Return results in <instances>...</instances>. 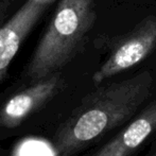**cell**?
<instances>
[{
	"label": "cell",
	"instance_id": "obj_8",
	"mask_svg": "<svg viewBox=\"0 0 156 156\" xmlns=\"http://www.w3.org/2000/svg\"><path fill=\"white\" fill-rule=\"evenodd\" d=\"M144 156H156V137L152 140L150 149H149V151Z\"/></svg>",
	"mask_w": 156,
	"mask_h": 156
},
{
	"label": "cell",
	"instance_id": "obj_9",
	"mask_svg": "<svg viewBox=\"0 0 156 156\" xmlns=\"http://www.w3.org/2000/svg\"><path fill=\"white\" fill-rule=\"evenodd\" d=\"M32 2H34V3H37V4H41V5H49V4H51L52 2H54L55 0H31Z\"/></svg>",
	"mask_w": 156,
	"mask_h": 156
},
{
	"label": "cell",
	"instance_id": "obj_6",
	"mask_svg": "<svg viewBox=\"0 0 156 156\" xmlns=\"http://www.w3.org/2000/svg\"><path fill=\"white\" fill-rule=\"evenodd\" d=\"M45 5L27 0L3 26L0 27V82L4 79L21 44L45 13Z\"/></svg>",
	"mask_w": 156,
	"mask_h": 156
},
{
	"label": "cell",
	"instance_id": "obj_1",
	"mask_svg": "<svg viewBox=\"0 0 156 156\" xmlns=\"http://www.w3.org/2000/svg\"><path fill=\"white\" fill-rule=\"evenodd\" d=\"M153 86L152 73L144 71L87 94L56 129L58 156H74L115 133L150 101Z\"/></svg>",
	"mask_w": 156,
	"mask_h": 156
},
{
	"label": "cell",
	"instance_id": "obj_4",
	"mask_svg": "<svg viewBox=\"0 0 156 156\" xmlns=\"http://www.w3.org/2000/svg\"><path fill=\"white\" fill-rule=\"evenodd\" d=\"M156 137V97L88 156H135Z\"/></svg>",
	"mask_w": 156,
	"mask_h": 156
},
{
	"label": "cell",
	"instance_id": "obj_3",
	"mask_svg": "<svg viewBox=\"0 0 156 156\" xmlns=\"http://www.w3.org/2000/svg\"><path fill=\"white\" fill-rule=\"evenodd\" d=\"M156 46V16H148L138 23L133 32L113 50L109 58L96 72V84L129 69L142 62Z\"/></svg>",
	"mask_w": 156,
	"mask_h": 156
},
{
	"label": "cell",
	"instance_id": "obj_7",
	"mask_svg": "<svg viewBox=\"0 0 156 156\" xmlns=\"http://www.w3.org/2000/svg\"><path fill=\"white\" fill-rule=\"evenodd\" d=\"M13 1L14 0H0V23L3 20L5 15L8 14Z\"/></svg>",
	"mask_w": 156,
	"mask_h": 156
},
{
	"label": "cell",
	"instance_id": "obj_2",
	"mask_svg": "<svg viewBox=\"0 0 156 156\" xmlns=\"http://www.w3.org/2000/svg\"><path fill=\"white\" fill-rule=\"evenodd\" d=\"M96 19L94 0H60L26 74L38 81L60 71L80 51Z\"/></svg>",
	"mask_w": 156,
	"mask_h": 156
},
{
	"label": "cell",
	"instance_id": "obj_5",
	"mask_svg": "<svg viewBox=\"0 0 156 156\" xmlns=\"http://www.w3.org/2000/svg\"><path fill=\"white\" fill-rule=\"evenodd\" d=\"M65 86L60 71L44 79L11 97L0 109V125L6 129L19 126L27 118L53 99Z\"/></svg>",
	"mask_w": 156,
	"mask_h": 156
}]
</instances>
